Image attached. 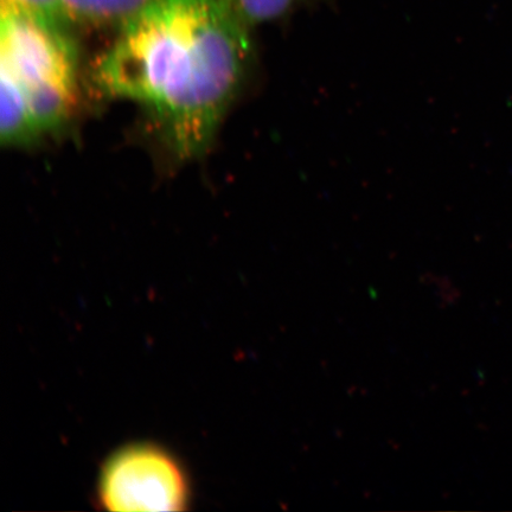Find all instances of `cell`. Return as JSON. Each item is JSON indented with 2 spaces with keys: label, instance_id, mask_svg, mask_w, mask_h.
Listing matches in <instances>:
<instances>
[{
  "label": "cell",
  "instance_id": "cell-4",
  "mask_svg": "<svg viewBox=\"0 0 512 512\" xmlns=\"http://www.w3.org/2000/svg\"><path fill=\"white\" fill-rule=\"evenodd\" d=\"M72 25L119 31L157 0H61Z\"/></svg>",
  "mask_w": 512,
  "mask_h": 512
},
{
  "label": "cell",
  "instance_id": "cell-3",
  "mask_svg": "<svg viewBox=\"0 0 512 512\" xmlns=\"http://www.w3.org/2000/svg\"><path fill=\"white\" fill-rule=\"evenodd\" d=\"M190 498L189 480L164 448L134 444L120 448L102 467L98 501L111 511H181Z\"/></svg>",
  "mask_w": 512,
  "mask_h": 512
},
{
  "label": "cell",
  "instance_id": "cell-6",
  "mask_svg": "<svg viewBox=\"0 0 512 512\" xmlns=\"http://www.w3.org/2000/svg\"><path fill=\"white\" fill-rule=\"evenodd\" d=\"M0 4L18 6V8L34 12L50 21L67 25V27L72 25L64 12L61 0H0Z\"/></svg>",
  "mask_w": 512,
  "mask_h": 512
},
{
  "label": "cell",
  "instance_id": "cell-2",
  "mask_svg": "<svg viewBox=\"0 0 512 512\" xmlns=\"http://www.w3.org/2000/svg\"><path fill=\"white\" fill-rule=\"evenodd\" d=\"M68 28L0 4V81L22 96L41 137L66 125L78 104V63Z\"/></svg>",
  "mask_w": 512,
  "mask_h": 512
},
{
  "label": "cell",
  "instance_id": "cell-1",
  "mask_svg": "<svg viewBox=\"0 0 512 512\" xmlns=\"http://www.w3.org/2000/svg\"><path fill=\"white\" fill-rule=\"evenodd\" d=\"M251 31L210 0H157L118 31L96 85L149 112L176 157H200L245 85Z\"/></svg>",
  "mask_w": 512,
  "mask_h": 512
},
{
  "label": "cell",
  "instance_id": "cell-5",
  "mask_svg": "<svg viewBox=\"0 0 512 512\" xmlns=\"http://www.w3.org/2000/svg\"><path fill=\"white\" fill-rule=\"evenodd\" d=\"M232 16L243 27L252 30L258 25L278 21L291 14L307 0H210Z\"/></svg>",
  "mask_w": 512,
  "mask_h": 512
}]
</instances>
